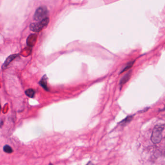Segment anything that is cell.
I'll return each mask as SVG.
<instances>
[{"label": "cell", "instance_id": "cell-1", "mask_svg": "<svg viewBox=\"0 0 165 165\" xmlns=\"http://www.w3.org/2000/svg\"><path fill=\"white\" fill-rule=\"evenodd\" d=\"M164 124H159L155 126L151 138L152 143L156 144L160 142L162 139V133L164 130Z\"/></svg>", "mask_w": 165, "mask_h": 165}, {"label": "cell", "instance_id": "cell-2", "mask_svg": "<svg viewBox=\"0 0 165 165\" xmlns=\"http://www.w3.org/2000/svg\"><path fill=\"white\" fill-rule=\"evenodd\" d=\"M49 21H50V19L47 16L39 22L31 24L30 25V29L31 30L34 32H36V33L39 32L48 25Z\"/></svg>", "mask_w": 165, "mask_h": 165}, {"label": "cell", "instance_id": "cell-3", "mask_svg": "<svg viewBox=\"0 0 165 165\" xmlns=\"http://www.w3.org/2000/svg\"><path fill=\"white\" fill-rule=\"evenodd\" d=\"M49 11L48 8L45 6H41L37 8L34 15V20L36 21H41L42 20L47 17Z\"/></svg>", "mask_w": 165, "mask_h": 165}, {"label": "cell", "instance_id": "cell-4", "mask_svg": "<svg viewBox=\"0 0 165 165\" xmlns=\"http://www.w3.org/2000/svg\"><path fill=\"white\" fill-rule=\"evenodd\" d=\"M19 56V54H15L11 55L9 57L6 59L4 64L2 65V69H6L8 67V65L10 64V63L13 61L15 59L16 57Z\"/></svg>", "mask_w": 165, "mask_h": 165}, {"label": "cell", "instance_id": "cell-5", "mask_svg": "<svg viewBox=\"0 0 165 165\" xmlns=\"http://www.w3.org/2000/svg\"><path fill=\"white\" fill-rule=\"evenodd\" d=\"M133 117H134V115H130L126 117V118L123 119L122 121H121L119 124L121 126V127H126L127 124H128V123H130L131 122L132 120L133 119Z\"/></svg>", "mask_w": 165, "mask_h": 165}, {"label": "cell", "instance_id": "cell-6", "mask_svg": "<svg viewBox=\"0 0 165 165\" xmlns=\"http://www.w3.org/2000/svg\"><path fill=\"white\" fill-rule=\"evenodd\" d=\"M39 83L45 90L47 91H49V89L47 84V77L46 75H45L44 76H43L41 80H40Z\"/></svg>", "mask_w": 165, "mask_h": 165}, {"label": "cell", "instance_id": "cell-7", "mask_svg": "<svg viewBox=\"0 0 165 165\" xmlns=\"http://www.w3.org/2000/svg\"><path fill=\"white\" fill-rule=\"evenodd\" d=\"M132 70L128 72L127 74L123 77V78L120 80V85L121 86L124 85V84L128 82V80L130 79V77L131 76Z\"/></svg>", "mask_w": 165, "mask_h": 165}, {"label": "cell", "instance_id": "cell-8", "mask_svg": "<svg viewBox=\"0 0 165 165\" xmlns=\"http://www.w3.org/2000/svg\"><path fill=\"white\" fill-rule=\"evenodd\" d=\"M36 35H31L27 39V44L28 45H34L35 44V36Z\"/></svg>", "mask_w": 165, "mask_h": 165}, {"label": "cell", "instance_id": "cell-9", "mask_svg": "<svg viewBox=\"0 0 165 165\" xmlns=\"http://www.w3.org/2000/svg\"><path fill=\"white\" fill-rule=\"evenodd\" d=\"M35 91L33 89H29L25 91L26 95L30 98H33L35 95Z\"/></svg>", "mask_w": 165, "mask_h": 165}, {"label": "cell", "instance_id": "cell-10", "mask_svg": "<svg viewBox=\"0 0 165 165\" xmlns=\"http://www.w3.org/2000/svg\"><path fill=\"white\" fill-rule=\"evenodd\" d=\"M134 62H135L134 61H132V62H129V63H128V64H127L126 67L123 68V70L121 71L120 74L122 73H123V72H125V71H127V70H128V69H129L131 68L132 67L133 64H134Z\"/></svg>", "mask_w": 165, "mask_h": 165}, {"label": "cell", "instance_id": "cell-11", "mask_svg": "<svg viewBox=\"0 0 165 165\" xmlns=\"http://www.w3.org/2000/svg\"><path fill=\"white\" fill-rule=\"evenodd\" d=\"M4 151L7 153H11L13 152V149L9 145H6L4 147Z\"/></svg>", "mask_w": 165, "mask_h": 165}, {"label": "cell", "instance_id": "cell-12", "mask_svg": "<svg viewBox=\"0 0 165 165\" xmlns=\"http://www.w3.org/2000/svg\"><path fill=\"white\" fill-rule=\"evenodd\" d=\"M3 124H4V121L2 120V121L0 122V128L3 126Z\"/></svg>", "mask_w": 165, "mask_h": 165}, {"label": "cell", "instance_id": "cell-13", "mask_svg": "<svg viewBox=\"0 0 165 165\" xmlns=\"http://www.w3.org/2000/svg\"><path fill=\"white\" fill-rule=\"evenodd\" d=\"M86 165H95L93 163H92V162L89 161L87 164H86Z\"/></svg>", "mask_w": 165, "mask_h": 165}, {"label": "cell", "instance_id": "cell-14", "mask_svg": "<svg viewBox=\"0 0 165 165\" xmlns=\"http://www.w3.org/2000/svg\"><path fill=\"white\" fill-rule=\"evenodd\" d=\"M1 111V104H0V112Z\"/></svg>", "mask_w": 165, "mask_h": 165}]
</instances>
